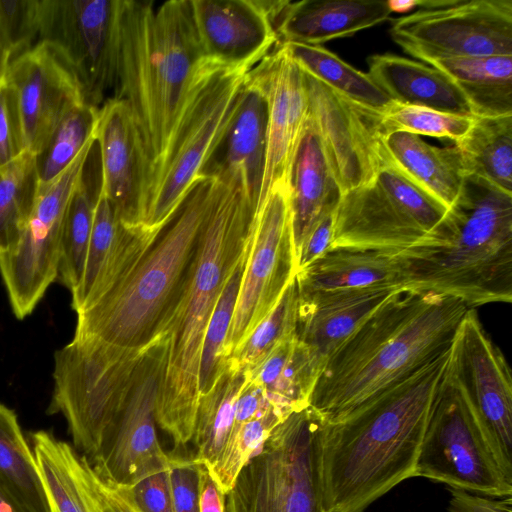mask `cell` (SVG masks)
Segmentation results:
<instances>
[{
	"instance_id": "obj_1",
	"label": "cell",
	"mask_w": 512,
	"mask_h": 512,
	"mask_svg": "<svg viewBox=\"0 0 512 512\" xmlns=\"http://www.w3.org/2000/svg\"><path fill=\"white\" fill-rule=\"evenodd\" d=\"M450 351L451 345L345 417L323 422V512H363L396 485L415 477L421 443L447 372Z\"/></svg>"
},
{
	"instance_id": "obj_2",
	"label": "cell",
	"mask_w": 512,
	"mask_h": 512,
	"mask_svg": "<svg viewBox=\"0 0 512 512\" xmlns=\"http://www.w3.org/2000/svg\"><path fill=\"white\" fill-rule=\"evenodd\" d=\"M469 308L432 291L399 290L329 356L309 406L337 421L448 349Z\"/></svg>"
},
{
	"instance_id": "obj_3",
	"label": "cell",
	"mask_w": 512,
	"mask_h": 512,
	"mask_svg": "<svg viewBox=\"0 0 512 512\" xmlns=\"http://www.w3.org/2000/svg\"><path fill=\"white\" fill-rule=\"evenodd\" d=\"M203 57L190 0L157 8L152 1L119 0L113 98L127 103L136 127L145 169V218Z\"/></svg>"
},
{
	"instance_id": "obj_4",
	"label": "cell",
	"mask_w": 512,
	"mask_h": 512,
	"mask_svg": "<svg viewBox=\"0 0 512 512\" xmlns=\"http://www.w3.org/2000/svg\"><path fill=\"white\" fill-rule=\"evenodd\" d=\"M214 175L218 178L214 203L162 332L168 335L169 346L156 419L173 440L174 449H185L192 440L206 329L227 279L250 243L256 212V204L237 179Z\"/></svg>"
},
{
	"instance_id": "obj_5",
	"label": "cell",
	"mask_w": 512,
	"mask_h": 512,
	"mask_svg": "<svg viewBox=\"0 0 512 512\" xmlns=\"http://www.w3.org/2000/svg\"><path fill=\"white\" fill-rule=\"evenodd\" d=\"M403 290L432 291L468 308L512 301V193L467 175L437 244L391 253Z\"/></svg>"
},
{
	"instance_id": "obj_6",
	"label": "cell",
	"mask_w": 512,
	"mask_h": 512,
	"mask_svg": "<svg viewBox=\"0 0 512 512\" xmlns=\"http://www.w3.org/2000/svg\"><path fill=\"white\" fill-rule=\"evenodd\" d=\"M218 178L204 173L172 221L134 268L94 304L76 313L75 337L143 350L172 313L196 256Z\"/></svg>"
},
{
	"instance_id": "obj_7",
	"label": "cell",
	"mask_w": 512,
	"mask_h": 512,
	"mask_svg": "<svg viewBox=\"0 0 512 512\" xmlns=\"http://www.w3.org/2000/svg\"><path fill=\"white\" fill-rule=\"evenodd\" d=\"M253 68L203 57L191 77L144 227L163 230L221 144Z\"/></svg>"
},
{
	"instance_id": "obj_8",
	"label": "cell",
	"mask_w": 512,
	"mask_h": 512,
	"mask_svg": "<svg viewBox=\"0 0 512 512\" xmlns=\"http://www.w3.org/2000/svg\"><path fill=\"white\" fill-rule=\"evenodd\" d=\"M415 477L477 495L512 496V463L449 364L429 415Z\"/></svg>"
},
{
	"instance_id": "obj_9",
	"label": "cell",
	"mask_w": 512,
	"mask_h": 512,
	"mask_svg": "<svg viewBox=\"0 0 512 512\" xmlns=\"http://www.w3.org/2000/svg\"><path fill=\"white\" fill-rule=\"evenodd\" d=\"M329 249L396 253L445 239L450 211L392 167L341 195Z\"/></svg>"
},
{
	"instance_id": "obj_10",
	"label": "cell",
	"mask_w": 512,
	"mask_h": 512,
	"mask_svg": "<svg viewBox=\"0 0 512 512\" xmlns=\"http://www.w3.org/2000/svg\"><path fill=\"white\" fill-rule=\"evenodd\" d=\"M322 425L310 406L281 422L237 475L226 512H323Z\"/></svg>"
},
{
	"instance_id": "obj_11",
	"label": "cell",
	"mask_w": 512,
	"mask_h": 512,
	"mask_svg": "<svg viewBox=\"0 0 512 512\" xmlns=\"http://www.w3.org/2000/svg\"><path fill=\"white\" fill-rule=\"evenodd\" d=\"M141 352L75 336L55 352L47 412L64 416L74 447L87 460L116 415Z\"/></svg>"
},
{
	"instance_id": "obj_12",
	"label": "cell",
	"mask_w": 512,
	"mask_h": 512,
	"mask_svg": "<svg viewBox=\"0 0 512 512\" xmlns=\"http://www.w3.org/2000/svg\"><path fill=\"white\" fill-rule=\"evenodd\" d=\"M168 346V335L162 333L142 350L124 399L88 460L99 477L114 485L131 487L170 467L169 453L162 448L156 429Z\"/></svg>"
},
{
	"instance_id": "obj_13",
	"label": "cell",
	"mask_w": 512,
	"mask_h": 512,
	"mask_svg": "<svg viewBox=\"0 0 512 512\" xmlns=\"http://www.w3.org/2000/svg\"><path fill=\"white\" fill-rule=\"evenodd\" d=\"M390 34L425 63L512 56V0H419L417 10L392 20Z\"/></svg>"
},
{
	"instance_id": "obj_14",
	"label": "cell",
	"mask_w": 512,
	"mask_h": 512,
	"mask_svg": "<svg viewBox=\"0 0 512 512\" xmlns=\"http://www.w3.org/2000/svg\"><path fill=\"white\" fill-rule=\"evenodd\" d=\"M95 145V136L52 181L39 185L14 249L0 255V275L17 319L29 316L57 279L62 228L70 197Z\"/></svg>"
},
{
	"instance_id": "obj_15",
	"label": "cell",
	"mask_w": 512,
	"mask_h": 512,
	"mask_svg": "<svg viewBox=\"0 0 512 512\" xmlns=\"http://www.w3.org/2000/svg\"><path fill=\"white\" fill-rule=\"evenodd\" d=\"M290 183L278 182L257 208L250 249L224 345L226 360L275 307L295 278Z\"/></svg>"
},
{
	"instance_id": "obj_16",
	"label": "cell",
	"mask_w": 512,
	"mask_h": 512,
	"mask_svg": "<svg viewBox=\"0 0 512 512\" xmlns=\"http://www.w3.org/2000/svg\"><path fill=\"white\" fill-rule=\"evenodd\" d=\"M304 79L307 122L320 141L341 195L370 182L389 167L383 112L349 100L305 72Z\"/></svg>"
},
{
	"instance_id": "obj_17",
	"label": "cell",
	"mask_w": 512,
	"mask_h": 512,
	"mask_svg": "<svg viewBox=\"0 0 512 512\" xmlns=\"http://www.w3.org/2000/svg\"><path fill=\"white\" fill-rule=\"evenodd\" d=\"M118 8L119 0H42L40 41L63 51L96 108L115 87Z\"/></svg>"
},
{
	"instance_id": "obj_18",
	"label": "cell",
	"mask_w": 512,
	"mask_h": 512,
	"mask_svg": "<svg viewBox=\"0 0 512 512\" xmlns=\"http://www.w3.org/2000/svg\"><path fill=\"white\" fill-rule=\"evenodd\" d=\"M4 78L17 97L26 150L36 156L66 114L86 103L74 68L50 41H39L12 58Z\"/></svg>"
},
{
	"instance_id": "obj_19",
	"label": "cell",
	"mask_w": 512,
	"mask_h": 512,
	"mask_svg": "<svg viewBox=\"0 0 512 512\" xmlns=\"http://www.w3.org/2000/svg\"><path fill=\"white\" fill-rule=\"evenodd\" d=\"M449 369L512 463V377L509 364L469 308L455 332Z\"/></svg>"
},
{
	"instance_id": "obj_20",
	"label": "cell",
	"mask_w": 512,
	"mask_h": 512,
	"mask_svg": "<svg viewBox=\"0 0 512 512\" xmlns=\"http://www.w3.org/2000/svg\"><path fill=\"white\" fill-rule=\"evenodd\" d=\"M267 105L265 163L257 208L281 181L290 183L293 160L307 120L304 72L278 44L248 73Z\"/></svg>"
},
{
	"instance_id": "obj_21",
	"label": "cell",
	"mask_w": 512,
	"mask_h": 512,
	"mask_svg": "<svg viewBox=\"0 0 512 512\" xmlns=\"http://www.w3.org/2000/svg\"><path fill=\"white\" fill-rule=\"evenodd\" d=\"M94 136L100 154V190L123 226H143L145 169L136 127L124 100L111 97L100 106Z\"/></svg>"
},
{
	"instance_id": "obj_22",
	"label": "cell",
	"mask_w": 512,
	"mask_h": 512,
	"mask_svg": "<svg viewBox=\"0 0 512 512\" xmlns=\"http://www.w3.org/2000/svg\"><path fill=\"white\" fill-rule=\"evenodd\" d=\"M190 6L198 41L207 58L254 68L279 44L260 0H190Z\"/></svg>"
},
{
	"instance_id": "obj_23",
	"label": "cell",
	"mask_w": 512,
	"mask_h": 512,
	"mask_svg": "<svg viewBox=\"0 0 512 512\" xmlns=\"http://www.w3.org/2000/svg\"><path fill=\"white\" fill-rule=\"evenodd\" d=\"M161 232L143 226H123L99 186L83 275L71 292L72 309L78 313L111 290L134 268Z\"/></svg>"
},
{
	"instance_id": "obj_24",
	"label": "cell",
	"mask_w": 512,
	"mask_h": 512,
	"mask_svg": "<svg viewBox=\"0 0 512 512\" xmlns=\"http://www.w3.org/2000/svg\"><path fill=\"white\" fill-rule=\"evenodd\" d=\"M392 13L384 0L284 1L273 26L279 44L321 46L385 22Z\"/></svg>"
},
{
	"instance_id": "obj_25",
	"label": "cell",
	"mask_w": 512,
	"mask_h": 512,
	"mask_svg": "<svg viewBox=\"0 0 512 512\" xmlns=\"http://www.w3.org/2000/svg\"><path fill=\"white\" fill-rule=\"evenodd\" d=\"M399 290L403 289L378 285L299 300L297 335L324 366L355 329Z\"/></svg>"
},
{
	"instance_id": "obj_26",
	"label": "cell",
	"mask_w": 512,
	"mask_h": 512,
	"mask_svg": "<svg viewBox=\"0 0 512 512\" xmlns=\"http://www.w3.org/2000/svg\"><path fill=\"white\" fill-rule=\"evenodd\" d=\"M383 143L390 167L448 211L455 206L468 175L455 144L439 148L401 131L387 134Z\"/></svg>"
},
{
	"instance_id": "obj_27",
	"label": "cell",
	"mask_w": 512,
	"mask_h": 512,
	"mask_svg": "<svg viewBox=\"0 0 512 512\" xmlns=\"http://www.w3.org/2000/svg\"><path fill=\"white\" fill-rule=\"evenodd\" d=\"M300 301L378 285L402 288L396 256L389 252L348 248L328 249L295 275Z\"/></svg>"
},
{
	"instance_id": "obj_28",
	"label": "cell",
	"mask_w": 512,
	"mask_h": 512,
	"mask_svg": "<svg viewBox=\"0 0 512 512\" xmlns=\"http://www.w3.org/2000/svg\"><path fill=\"white\" fill-rule=\"evenodd\" d=\"M368 66L367 74L397 104L474 117L457 85L432 66L390 53L371 56Z\"/></svg>"
},
{
	"instance_id": "obj_29",
	"label": "cell",
	"mask_w": 512,
	"mask_h": 512,
	"mask_svg": "<svg viewBox=\"0 0 512 512\" xmlns=\"http://www.w3.org/2000/svg\"><path fill=\"white\" fill-rule=\"evenodd\" d=\"M267 105L260 89L248 78L234 116L219 145L222 160L206 173L237 179L257 207L266 150Z\"/></svg>"
},
{
	"instance_id": "obj_30",
	"label": "cell",
	"mask_w": 512,
	"mask_h": 512,
	"mask_svg": "<svg viewBox=\"0 0 512 512\" xmlns=\"http://www.w3.org/2000/svg\"><path fill=\"white\" fill-rule=\"evenodd\" d=\"M340 189L328 167L320 141L306 120L290 174V213L295 263L302 243L317 223L334 212Z\"/></svg>"
},
{
	"instance_id": "obj_31",
	"label": "cell",
	"mask_w": 512,
	"mask_h": 512,
	"mask_svg": "<svg viewBox=\"0 0 512 512\" xmlns=\"http://www.w3.org/2000/svg\"><path fill=\"white\" fill-rule=\"evenodd\" d=\"M322 368L320 360L295 334L246 372L250 380L262 387L270 403L288 417L309 406Z\"/></svg>"
},
{
	"instance_id": "obj_32",
	"label": "cell",
	"mask_w": 512,
	"mask_h": 512,
	"mask_svg": "<svg viewBox=\"0 0 512 512\" xmlns=\"http://www.w3.org/2000/svg\"><path fill=\"white\" fill-rule=\"evenodd\" d=\"M426 64L452 79L474 117L512 114V56L441 58Z\"/></svg>"
},
{
	"instance_id": "obj_33",
	"label": "cell",
	"mask_w": 512,
	"mask_h": 512,
	"mask_svg": "<svg viewBox=\"0 0 512 512\" xmlns=\"http://www.w3.org/2000/svg\"><path fill=\"white\" fill-rule=\"evenodd\" d=\"M31 441L50 512H97L83 457L44 430L32 433Z\"/></svg>"
},
{
	"instance_id": "obj_34",
	"label": "cell",
	"mask_w": 512,
	"mask_h": 512,
	"mask_svg": "<svg viewBox=\"0 0 512 512\" xmlns=\"http://www.w3.org/2000/svg\"><path fill=\"white\" fill-rule=\"evenodd\" d=\"M247 372L229 359L213 387L199 397L191 442L196 462L210 471L220 458L229 439L236 402Z\"/></svg>"
},
{
	"instance_id": "obj_35",
	"label": "cell",
	"mask_w": 512,
	"mask_h": 512,
	"mask_svg": "<svg viewBox=\"0 0 512 512\" xmlns=\"http://www.w3.org/2000/svg\"><path fill=\"white\" fill-rule=\"evenodd\" d=\"M0 486L25 512H50L33 450L14 410L0 403Z\"/></svg>"
},
{
	"instance_id": "obj_36",
	"label": "cell",
	"mask_w": 512,
	"mask_h": 512,
	"mask_svg": "<svg viewBox=\"0 0 512 512\" xmlns=\"http://www.w3.org/2000/svg\"><path fill=\"white\" fill-rule=\"evenodd\" d=\"M458 147L468 175L512 193V114L474 117Z\"/></svg>"
},
{
	"instance_id": "obj_37",
	"label": "cell",
	"mask_w": 512,
	"mask_h": 512,
	"mask_svg": "<svg viewBox=\"0 0 512 512\" xmlns=\"http://www.w3.org/2000/svg\"><path fill=\"white\" fill-rule=\"evenodd\" d=\"M281 45L305 73L349 100L379 112H385L394 103L367 73L326 48L291 42Z\"/></svg>"
},
{
	"instance_id": "obj_38",
	"label": "cell",
	"mask_w": 512,
	"mask_h": 512,
	"mask_svg": "<svg viewBox=\"0 0 512 512\" xmlns=\"http://www.w3.org/2000/svg\"><path fill=\"white\" fill-rule=\"evenodd\" d=\"M38 189L36 155L29 151L0 169V255L15 248Z\"/></svg>"
},
{
	"instance_id": "obj_39",
	"label": "cell",
	"mask_w": 512,
	"mask_h": 512,
	"mask_svg": "<svg viewBox=\"0 0 512 512\" xmlns=\"http://www.w3.org/2000/svg\"><path fill=\"white\" fill-rule=\"evenodd\" d=\"M97 195L91 192L84 169L70 197L61 236L57 280L70 292L83 275Z\"/></svg>"
},
{
	"instance_id": "obj_40",
	"label": "cell",
	"mask_w": 512,
	"mask_h": 512,
	"mask_svg": "<svg viewBox=\"0 0 512 512\" xmlns=\"http://www.w3.org/2000/svg\"><path fill=\"white\" fill-rule=\"evenodd\" d=\"M250 243L227 279L206 329L200 360L199 397L210 391L227 364L224 345L233 318Z\"/></svg>"
},
{
	"instance_id": "obj_41",
	"label": "cell",
	"mask_w": 512,
	"mask_h": 512,
	"mask_svg": "<svg viewBox=\"0 0 512 512\" xmlns=\"http://www.w3.org/2000/svg\"><path fill=\"white\" fill-rule=\"evenodd\" d=\"M298 302V289L294 278L275 307L228 359L240 369L249 371L261 363L281 342L297 334Z\"/></svg>"
},
{
	"instance_id": "obj_42",
	"label": "cell",
	"mask_w": 512,
	"mask_h": 512,
	"mask_svg": "<svg viewBox=\"0 0 512 512\" xmlns=\"http://www.w3.org/2000/svg\"><path fill=\"white\" fill-rule=\"evenodd\" d=\"M98 110L84 103L62 119L44 150L36 156L39 185L49 183L63 172L94 137Z\"/></svg>"
},
{
	"instance_id": "obj_43",
	"label": "cell",
	"mask_w": 512,
	"mask_h": 512,
	"mask_svg": "<svg viewBox=\"0 0 512 512\" xmlns=\"http://www.w3.org/2000/svg\"><path fill=\"white\" fill-rule=\"evenodd\" d=\"M474 117L444 113L437 110L393 103L382 116L385 135L408 132L440 139L460 141L469 131Z\"/></svg>"
},
{
	"instance_id": "obj_44",
	"label": "cell",
	"mask_w": 512,
	"mask_h": 512,
	"mask_svg": "<svg viewBox=\"0 0 512 512\" xmlns=\"http://www.w3.org/2000/svg\"><path fill=\"white\" fill-rule=\"evenodd\" d=\"M42 0H0V43L9 61L40 41Z\"/></svg>"
},
{
	"instance_id": "obj_45",
	"label": "cell",
	"mask_w": 512,
	"mask_h": 512,
	"mask_svg": "<svg viewBox=\"0 0 512 512\" xmlns=\"http://www.w3.org/2000/svg\"><path fill=\"white\" fill-rule=\"evenodd\" d=\"M174 449L170 456L169 478L174 512H199V463Z\"/></svg>"
},
{
	"instance_id": "obj_46",
	"label": "cell",
	"mask_w": 512,
	"mask_h": 512,
	"mask_svg": "<svg viewBox=\"0 0 512 512\" xmlns=\"http://www.w3.org/2000/svg\"><path fill=\"white\" fill-rule=\"evenodd\" d=\"M26 151L17 97L3 77L0 80V169Z\"/></svg>"
},
{
	"instance_id": "obj_47",
	"label": "cell",
	"mask_w": 512,
	"mask_h": 512,
	"mask_svg": "<svg viewBox=\"0 0 512 512\" xmlns=\"http://www.w3.org/2000/svg\"><path fill=\"white\" fill-rule=\"evenodd\" d=\"M124 488L140 512H174L168 470L152 474Z\"/></svg>"
},
{
	"instance_id": "obj_48",
	"label": "cell",
	"mask_w": 512,
	"mask_h": 512,
	"mask_svg": "<svg viewBox=\"0 0 512 512\" xmlns=\"http://www.w3.org/2000/svg\"><path fill=\"white\" fill-rule=\"evenodd\" d=\"M86 481L94 499L97 512H140L126 489L99 477L83 456Z\"/></svg>"
},
{
	"instance_id": "obj_49",
	"label": "cell",
	"mask_w": 512,
	"mask_h": 512,
	"mask_svg": "<svg viewBox=\"0 0 512 512\" xmlns=\"http://www.w3.org/2000/svg\"><path fill=\"white\" fill-rule=\"evenodd\" d=\"M334 212L323 217L310 231L296 257V273L321 257L331 246Z\"/></svg>"
},
{
	"instance_id": "obj_50",
	"label": "cell",
	"mask_w": 512,
	"mask_h": 512,
	"mask_svg": "<svg viewBox=\"0 0 512 512\" xmlns=\"http://www.w3.org/2000/svg\"><path fill=\"white\" fill-rule=\"evenodd\" d=\"M448 512H512L511 496L491 499L462 489L450 488Z\"/></svg>"
},
{
	"instance_id": "obj_51",
	"label": "cell",
	"mask_w": 512,
	"mask_h": 512,
	"mask_svg": "<svg viewBox=\"0 0 512 512\" xmlns=\"http://www.w3.org/2000/svg\"><path fill=\"white\" fill-rule=\"evenodd\" d=\"M199 512H225L226 495L205 465L199 463Z\"/></svg>"
},
{
	"instance_id": "obj_52",
	"label": "cell",
	"mask_w": 512,
	"mask_h": 512,
	"mask_svg": "<svg viewBox=\"0 0 512 512\" xmlns=\"http://www.w3.org/2000/svg\"><path fill=\"white\" fill-rule=\"evenodd\" d=\"M0 512H25L0 486Z\"/></svg>"
},
{
	"instance_id": "obj_53",
	"label": "cell",
	"mask_w": 512,
	"mask_h": 512,
	"mask_svg": "<svg viewBox=\"0 0 512 512\" xmlns=\"http://www.w3.org/2000/svg\"><path fill=\"white\" fill-rule=\"evenodd\" d=\"M389 5L392 12H404L412 8H418L419 1H389Z\"/></svg>"
},
{
	"instance_id": "obj_54",
	"label": "cell",
	"mask_w": 512,
	"mask_h": 512,
	"mask_svg": "<svg viewBox=\"0 0 512 512\" xmlns=\"http://www.w3.org/2000/svg\"><path fill=\"white\" fill-rule=\"evenodd\" d=\"M9 62V57L4 50L3 46L0 43V80L4 77L7 65Z\"/></svg>"
},
{
	"instance_id": "obj_55",
	"label": "cell",
	"mask_w": 512,
	"mask_h": 512,
	"mask_svg": "<svg viewBox=\"0 0 512 512\" xmlns=\"http://www.w3.org/2000/svg\"><path fill=\"white\" fill-rule=\"evenodd\" d=\"M225 512H226V510H225Z\"/></svg>"
}]
</instances>
